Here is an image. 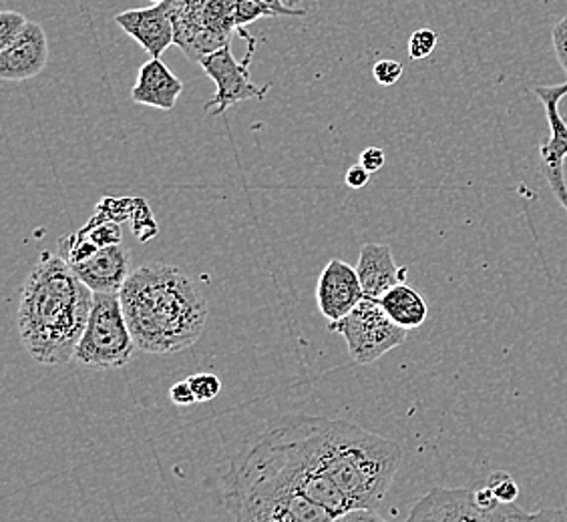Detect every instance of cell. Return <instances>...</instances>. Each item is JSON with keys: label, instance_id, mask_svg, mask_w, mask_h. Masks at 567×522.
Masks as SVG:
<instances>
[{"label": "cell", "instance_id": "6da1fadb", "mask_svg": "<svg viewBox=\"0 0 567 522\" xmlns=\"http://www.w3.org/2000/svg\"><path fill=\"white\" fill-rule=\"evenodd\" d=\"M276 430L332 480L354 509H377L403 460L396 442L342 418L292 416Z\"/></svg>", "mask_w": 567, "mask_h": 522}, {"label": "cell", "instance_id": "7a4b0ae2", "mask_svg": "<svg viewBox=\"0 0 567 522\" xmlns=\"http://www.w3.org/2000/svg\"><path fill=\"white\" fill-rule=\"evenodd\" d=\"M95 292L61 255L43 253L22 282L17 326L24 349L44 366L75 358Z\"/></svg>", "mask_w": 567, "mask_h": 522}, {"label": "cell", "instance_id": "3957f363", "mask_svg": "<svg viewBox=\"0 0 567 522\" xmlns=\"http://www.w3.org/2000/svg\"><path fill=\"white\" fill-rule=\"evenodd\" d=\"M137 348L175 354L192 348L208 324V302L184 270L147 263L130 273L120 292Z\"/></svg>", "mask_w": 567, "mask_h": 522}, {"label": "cell", "instance_id": "277c9868", "mask_svg": "<svg viewBox=\"0 0 567 522\" xmlns=\"http://www.w3.org/2000/svg\"><path fill=\"white\" fill-rule=\"evenodd\" d=\"M229 509L238 522H330L334 514L306 499L290 482L254 458H238L231 468Z\"/></svg>", "mask_w": 567, "mask_h": 522}, {"label": "cell", "instance_id": "5b68a950", "mask_svg": "<svg viewBox=\"0 0 567 522\" xmlns=\"http://www.w3.org/2000/svg\"><path fill=\"white\" fill-rule=\"evenodd\" d=\"M164 4L174 22L175 44L197 65L229 44V36L238 31L236 0H165Z\"/></svg>", "mask_w": 567, "mask_h": 522}, {"label": "cell", "instance_id": "8992f818", "mask_svg": "<svg viewBox=\"0 0 567 522\" xmlns=\"http://www.w3.org/2000/svg\"><path fill=\"white\" fill-rule=\"evenodd\" d=\"M135 349L120 294L93 295L87 326L76 344V362L99 370H117L132 362Z\"/></svg>", "mask_w": 567, "mask_h": 522}, {"label": "cell", "instance_id": "52a82bcc", "mask_svg": "<svg viewBox=\"0 0 567 522\" xmlns=\"http://www.w3.org/2000/svg\"><path fill=\"white\" fill-rule=\"evenodd\" d=\"M532 512L517 502L505 504L492 489H436L419 499L404 522H529Z\"/></svg>", "mask_w": 567, "mask_h": 522}, {"label": "cell", "instance_id": "ba28073f", "mask_svg": "<svg viewBox=\"0 0 567 522\" xmlns=\"http://www.w3.org/2000/svg\"><path fill=\"white\" fill-rule=\"evenodd\" d=\"M330 330L344 337L350 358L362 366L377 362L406 340V330L396 326L381 302L371 297H364L349 316L330 322Z\"/></svg>", "mask_w": 567, "mask_h": 522}, {"label": "cell", "instance_id": "9c48e42d", "mask_svg": "<svg viewBox=\"0 0 567 522\" xmlns=\"http://www.w3.org/2000/svg\"><path fill=\"white\" fill-rule=\"evenodd\" d=\"M236 33H240L248 41V55L244 56V61H238L229 44L218 49L216 53L204 56L202 59V69L204 73L216 83V95L212 101L204 105V109L209 115H221L229 107L250 101V98H264V95L270 91V85L258 87L250 76L251 56L256 49V39L246 33L244 29H238Z\"/></svg>", "mask_w": 567, "mask_h": 522}, {"label": "cell", "instance_id": "30bf717a", "mask_svg": "<svg viewBox=\"0 0 567 522\" xmlns=\"http://www.w3.org/2000/svg\"><path fill=\"white\" fill-rule=\"evenodd\" d=\"M364 300L359 273L347 261H328L320 273L317 285V302L320 314L328 322H339Z\"/></svg>", "mask_w": 567, "mask_h": 522}, {"label": "cell", "instance_id": "8fae6325", "mask_svg": "<svg viewBox=\"0 0 567 522\" xmlns=\"http://www.w3.org/2000/svg\"><path fill=\"white\" fill-rule=\"evenodd\" d=\"M49 63V39L39 22L29 21L27 29L14 43L0 51V79L2 81H29L41 75Z\"/></svg>", "mask_w": 567, "mask_h": 522}, {"label": "cell", "instance_id": "7c38bea8", "mask_svg": "<svg viewBox=\"0 0 567 522\" xmlns=\"http://www.w3.org/2000/svg\"><path fill=\"white\" fill-rule=\"evenodd\" d=\"M115 24L142 44L152 59H162L165 51L175 44L174 22L165 4L120 12L115 17Z\"/></svg>", "mask_w": 567, "mask_h": 522}, {"label": "cell", "instance_id": "4fadbf2b", "mask_svg": "<svg viewBox=\"0 0 567 522\" xmlns=\"http://www.w3.org/2000/svg\"><path fill=\"white\" fill-rule=\"evenodd\" d=\"M130 263V251L123 248V243H115L101 248L85 260L76 261L71 268L95 294H120L123 283L132 273Z\"/></svg>", "mask_w": 567, "mask_h": 522}, {"label": "cell", "instance_id": "5bb4252c", "mask_svg": "<svg viewBox=\"0 0 567 522\" xmlns=\"http://www.w3.org/2000/svg\"><path fill=\"white\" fill-rule=\"evenodd\" d=\"M184 93V83L169 71L162 59H150L140 69L132 88V101L143 107L174 111L177 98Z\"/></svg>", "mask_w": 567, "mask_h": 522}, {"label": "cell", "instance_id": "9a60e30c", "mask_svg": "<svg viewBox=\"0 0 567 522\" xmlns=\"http://www.w3.org/2000/svg\"><path fill=\"white\" fill-rule=\"evenodd\" d=\"M357 273L364 297L381 300L384 292H389L399 283H404L406 270L394 263L393 251L389 246L367 243L360 250Z\"/></svg>", "mask_w": 567, "mask_h": 522}, {"label": "cell", "instance_id": "2e32d148", "mask_svg": "<svg viewBox=\"0 0 567 522\" xmlns=\"http://www.w3.org/2000/svg\"><path fill=\"white\" fill-rule=\"evenodd\" d=\"M549 123V139L539 147L542 169H559L567 159V123L559 113V103L567 97V81L556 87H535Z\"/></svg>", "mask_w": 567, "mask_h": 522}, {"label": "cell", "instance_id": "e0dca14e", "mask_svg": "<svg viewBox=\"0 0 567 522\" xmlns=\"http://www.w3.org/2000/svg\"><path fill=\"white\" fill-rule=\"evenodd\" d=\"M382 310L386 312V316L393 320L396 326L403 330H416L423 326L429 316V305L425 297L413 290L406 283H399L391 288L389 292H384L381 300Z\"/></svg>", "mask_w": 567, "mask_h": 522}, {"label": "cell", "instance_id": "ac0fdd59", "mask_svg": "<svg viewBox=\"0 0 567 522\" xmlns=\"http://www.w3.org/2000/svg\"><path fill=\"white\" fill-rule=\"evenodd\" d=\"M300 4L302 0H236V27L246 29L268 17H306Z\"/></svg>", "mask_w": 567, "mask_h": 522}, {"label": "cell", "instance_id": "d6986e66", "mask_svg": "<svg viewBox=\"0 0 567 522\" xmlns=\"http://www.w3.org/2000/svg\"><path fill=\"white\" fill-rule=\"evenodd\" d=\"M29 21L24 19V14L17 11H2L0 12V51L9 49L22 31L27 29Z\"/></svg>", "mask_w": 567, "mask_h": 522}, {"label": "cell", "instance_id": "ffe728a7", "mask_svg": "<svg viewBox=\"0 0 567 522\" xmlns=\"http://www.w3.org/2000/svg\"><path fill=\"white\" fill-rule=\"evenodd\" d=\"M487 487L492 489L493 494H495V499L499 502H505V504H512V502H517V497H519V487H517V482L513 479L509 472H493L489 480H487Z\"/></svg>", "mask_w": 567, "mask_h": 522}, {"label": "cell", "instance_id": "44dd1931", "mask_svg": "<svg viewBox=\"0 0 567 522\" xmlns=\"http://www.w3.org/2000/svg\"><path fill=\"white\" fill-rule=\"evenodd\" d=\"M436 44H439V34L435 31L419 29L409 39V56L413 61H423L435 53Z\"/></svg>", "mask_w": 567, "mask_h": 522}, {"label": "cell", "instance_id": "7402d4cb", "mask_svg": "<svg viewBox=\"0 0 567 522\" xmlns=\"http://www.w3.org/2000/svg\"><path fill=\"white\" fill-rule=\"evenodd\" d=\"M187 382H189L192 390L196 394L197 404L212 403L221 392V382H219L218 376L208 374V372L196 374V376L187 378Z\"/></svg>", "mask_w": 567, "mask_h": 522}, {"label": "cell", "instance_id": "603a6c76", "mask_svg": "<svg viewBox=\"0 0 567 522\" xmlns=\"http://www.w3.org/2000/svg\"><path fill=\"white\" fill-rule=\"evenodd\" d=\"M403 71V65H401L399 61L384 59V61H379L377 65L372 66V76H374V81H377L379 85H382V87H393V85H396V83L401 81Z\"/></svg>", "mask_w": 567, "mask_h": 522}, {"label": "cell", "instance_id": "cb8c5ba5", "mask_svg": "<svg viewBox=\"0 0 567 522\" xmlns=\"http://www.w3.org/2000/svg\"><path fill=\"white\" fill-rule=\"evenodd\" d=\"M551 41H554L557 61L567 75V17L557 22L556 29L551 33Z\"/></svg>", "mask_w": 567, "mask_h": 522}, {"label": "cell", "instance_id": "d4e9b609", "mask_svg": "<svg viewBox=\"0 0 567 522\" xmlns=\"http://www.w3.org/2000/svg\"><path fill=\"white\" fill-rule=\"evenodd\" d=\"M384 164H386V153L382 152L381 147H369L360 153V165L371 174L381 171Z\"/></svg>", "mask_w": 567, "mask_h": 522}, {"label": "cell", "instance_id": "484cf974", "mask_svg": "<svg viewBox=\"0 0 567 522\" xmlns=\"http://www.w3.org/2000/svg\"><path fill=\"white\" fill-rule=\"evenodd\" d=\"M330 522H386L379 516L374 509H352V511L342 512L334 516Z\"/></svg>", "mask_w": 567, "mask_h": 522}, {"label": "cell", "instance_id": "4316f807", "mask_svg": "<svg viewBox=\"0 0 567 522\" xmlns=\"http://www.w3.org/2000/svg\"><path fill=\"white\" fill-rule=\"evenodd\" d=\"M169 398H172V403L177 404V406H192V404H197L196 394H194L187 380L174 384L172 390H169Z\"/></svg>", "mask_w": 567, "mask_h": 522}, {"label": "cell", "instance_id": "83f0119b", "mask_svg": "<svg viewBox=\"0 0 567 522\" xmlns=\"http://www.w3.org/2000/svg\"><path fill=\"white\" fill-rule=\"evenodd\" d=\"M371 171L364 169L362 165H352L349 171H347V186L350 189H362V187H367V184L371 181Z\"/></svg>", "mask_w": 567, "mask_h": 522}, {"label": "cell", "instance_id": "f1b7e54d", "mask_svg": "<svg viewBox=\"0 0 567 522\" xmlns=\"http://www.w3.org/2000/svg\"><path fill=\"white\" fill-rule=\"evenodd\" d=\"M529 522H567V507L564 509H542L532 512Z\"/></svg>", "mask_w": 567, "mask_h": 522}, {"label": "cell", "instance_id": "f546056e", "mask_svg": "<svg viewBox=\"0 0 567 522\" xmlns=\"http://www.w3.org/2000/svg\"><path fill=\"white\" fill-rule=\"evenodd\" d=\"M549 189H551V194L556 196L557 201L561 203V207L567 211V184L566 177H561V179H556V181H549L547 184Z\"/></svg>", "mask_w": 567, "mask_h": 522}, {"label": "cell", "instance_id": "4dcf8cb0", "mask_svg": "<svg viewBox=\"0 0 567 522\" xmlns=\"http://www.w3.org/2000/svg\"><path fill=\"white\" fill-rule=\"evenodd\" d=\"M152 4H164L165 0H150Z\"/></svg>", "mask_w": 567, "mask_h": 522}]
</instances>
